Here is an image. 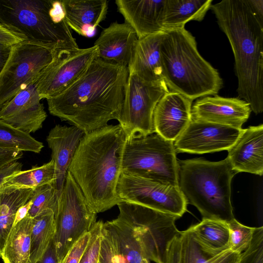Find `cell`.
I'll return each mask as SVG.
<instances>
[{"mask_svg":"<svg viewBox=\"0 0 263 263\" xmlns=\"http://www.w3.org/2000/svg\"><path fill=\"white\" fill-rule=\"evenodd\" d=\"M60 195L51 184H47L33 190L30 199L31 206L27 215L33 218L46 209L52 210L55 214L57 211Z\"/></svg>","mask_w":263,"mask_h":263,"instance_id":"obj_33","label":"cell"},{"mask_svg":"<svg viewBox=\"0 0 263 263\" xmlns=\"http://www.w3.org/2000/svg\"><path fill=\"white\" fill-rule=\"evenodd\" d=\"M117 205V217L132 228L150 261L166 263L169 246L180 233L175 224L180 217L133 203Z\"/></svg>","mask_w":263,"mask_h":263,"instance_id":"obj_8","label":"cell"},{"mask_svg":"<svg viewBox=\"0 0 263 263\" xmlns=\"http://www.w3.org/2000/svg\"><path fill=\"white\" fill-rule=\"evenodd\" d=\"M170 91L165 81H146L128 72L124 98L118 122L127 138L155 133V108L161 98Z\"/></svg>","mask_w":263,"mask_h":263,"instance_id":"obj_11","label":"cell"},{"mask_svg":"<svg viewBox=\"0 0 263 263\" xmlns=\"http://www.w3.org/2000/svg\"><path fill=\"white\" fill-rule=\"evenodd\" d=\"M240 255L229 250L214 257L209 263H238Z\"/></svg>","mask_w":263,"mask_h":263,"instance_id":"obj_45","label":"cell"},{"mask_svg":"<svg viewBox=\"0 0 263 263\" xmlns=\"http://www.w3.org/2000/svg\"><path fill=\"white\" fill-rule=\"evenodd\" d=\"M115 3L125 23L134 29L138 39L164 31L161 20L165 0H116Z\"/></svg>","mask_w":263,"mask_h":263,"instance_id":"obj_21","label":"cell"},{"mask_svg":"<svg viewBox=\"0 0 263 263\" xmlns=\"http://www.w3.org/2000/svg\"><path fill=\"white\" fill-rule=\"evenodd\" d=\"M65 21L69 27L82 36L92 35L106 17V0H62Z\"/></svg>","mask_w":263,"mask_h":263,"instance_id":"obj_22","label":"cell"},{"mask_svg":"<svg viewBox=\"0 0 263 263\" xmlns=\"http://www.w3.org/2000/svg\"><path fill=\"white\" fill-rule=\"evenodd\" d=\"M32 201L29 199L26 203L18 210L15 217L14 224L27 216Z\"/></svg>","mask_w":263,"mask_h":263,"instance_id":"obj_46","label":"cell"},{"mask_svg":"<svg viewBox=\"0 0 263 263\" xmlns=\"http://www.w3.org/2000/svg\"><path fill=\"white\" fill-rule=\"evenodd\" d=\"M252 13L263 26V1L245 0Z\"/></svg>","mask_w":263,"mask_h":263,"instance_id":"obj_44","label":"cell"},{"mask_svg":"<svg viewBox=\"0 0 263 263\" xmlns=\"http://www.w3.org/2000/svg\"><path fill=\"white\" fill-rule=\"evenodd\" d=\"M127 67L96 58L84 74L60 95L46 99L50 114L87 134L118 120Z\"/></svg>","mask_w":263,"mask_h":263,"instance_id":"obj_1","label":"cell"},{"mask_svg":"<svg viewBox=\"0 0 263 263\" xmlns=\"http://www.w3.org/2000/svg\"><path fill=\"white\" fill-rule=\"evenodd\" d=\"M51 47L25 40L11 46L0 72V109L17 92L34 84L51 61Z\"/></svg>","mask_w":263,"mask_h":263,"instance_id":"obj_10","label":"cell"},{"mask_svg":"<svg viewBox=\"0 0 263 263\" xmlns=\"http://www.w3.org/2000/svg\"><path fill=\"white\" fill-rule=\"evenodd\" d=\"M226 158L236 174L247 172L263 174V125L250 126L243 130L228 150Z\"/></svg>","mask_w":263,"mask_h":263,"instance_id":"obj_19","label":"cell"},{"mask_svg":"<svg viewBox=\"0 0 263 263\" xmlns=\"http://www.w3.org/2000/svg\"><path fill=\"white\" fill-rule=\"evenodd\" d=\"M164 33L160 31L138 39L127 67L128 72H133L146 81L164 80L160 48Z\"/></svg>","mask_w":263,"mask_h":263,"instance_id":"obj_23","label":"cell"},{"mask_svg":"<svg viewBox=\"0 0 263 263\" xmlns=\"http://www.w3.org/2000/svg\"><path fill=\"white\" fill-rule=\"evenodd\" d=\"M33 189L0 188V257L18 210L30 199Z\"/></svg>","mask_w":263,"mask_h":263,"instance_id":"obj_26","label":"cell"},{"mask_svg":"<svg viewBox=\"0 0 263 263\" xmlns=\"http://www.w3.org/2000/svg\"><path fill=\"white\" fill-rule=\"evenodd\" d=\"M0 24L54 50L79 48L65 21L61 1L0 0Z\"/></svg>","mask_w":263,"mask_h":263,"instance_id":"obj_6","label":"cell"},{"mask_svg":"<svg viewBox=\"0 0 263 263\" xmlns=\"http://www.w3.org/2000/svg\"><path fill=\"white\" fill-rule=\"evenodd\" d=\"M227 224L229 230L230 250L241 254L249 246L255 228L242 224L235 218Z\"/></svg>","mask_w":263,"mask_h":263,"instance_id":"obj_34","label":"cell"},{"mask_svg":"<svg viewBox=\"0 0 263 263\" xmlns=\"http://www.w3.org/2000/svg\"><path fill=\"white\" fill-rule=\"evenodd\" d=\"M103 227L124 263H150L142 244L127 223L117 217L103 222Z\"/></svg>","mask_w":263,"mask_h":263,"instance_id":"obj_24","label":"cell"},{"mask_svg":"<svg viewBox=\"0 0 263 263\" xmlns=\"http://www.w3.org/2000/svg\"><path fill=\"white\" fill-rule=\"evenodd\" d=\"M180 241L181 263H209L219 255L202 246L188 229L180 232Z\"/></svg>","mask_w":263,"mask_h":263,"instance_id":"obj_32","label":"cell"},{"mask_svg":"<svg viewBox=\"0 0 263 263\" xmlns=\"http://www.w3.org/2000/svg\"><path fill=\"white\" fill-rule=\"evenodd\" d=\"M55 167L51 160L41 166H34L8 177L1 186L15 189H34L47 184H53Z\"/></svg>","mask_w":263,"mask_h":263,"instance_id":"obj_30","label":"cell"},{"mask_svg":"<svg viewBox=\"0 0 263 263\" xmlns=\"http://www.w3.org/2000/svg\"><path fill=\"white\" fill-rule=\"evenodd\" d=\"M138 41L136 32L129 25L115 22L102 30L94 45L101 60L128 67Z\"/></svg>","mask_w":263,"mask_h":263,"instance_id":"obj_18","label":"cell"},{"mask_svg":"<svg viewBox=\"0 0 263 263\" xmlns=\"http://www.w3.org/2000/svg\"><path fill=\"white\" fill-rule=\"evenodd\" d=\"M43 144L29 134L14 128L0 120V148L40 153Z\"/></svg>","mask_w":263,"mask_h":263,"instance_id":"obj_31","label":"cell"},{"mask_svg":"<svg viewBox=\"0 0 263 263\" xmlns=\"http://www.w3.org/2000/svg\"><path fill=\"white\" fill-rule=\"evenodd\" d=\"M26 40L23 36L17 34L0 24V44L13 46Z\"/></svg>","mask_w":263,"mask_h":263,"instance_id":"obj_39","label":"cell"},{"mask_svg":"<svg viewBox=\"0 0 263 263\" xmlns=\"http://www.w3.org/2000/svg\"><path fill=\"white\" fill-rule=\"evenodd\" d=\"M98 57V48L95 45L87 48L53 50L51 62L34 82L41 99L63 92L84 74Z\"/></svg>","mask_w":263,"mask_h":263,"instance_id":"obj_12","label":"cell"},{"mask_svg":"<svg viewBox=\"0 0 263 263\" xmlns=\"http://www.w3.org/2000/svg\"><path fill=\"white\" fill-rule=\"evenodd\" d=\"M193 101L170 91L157 103L153 114L155 133L166 140L175 141L192 120Z\"/></svg>","mask_w":263,"mask_h":263,"instance_id":"obj_17","label":"cell"},{"mask_svg":"<svg viewBox=\"0 0 263 263\" xmlns=\"http://www.w3.org/2000/svg\"><path fill=\"white\" fill-rule=\"evenodd\" d=\"M250 106L238 98L218 95L198 99L192 106V119L218 123L242 129L251 112Z\"/></svg>","mask_w":263,"mask_h":263,"instance_id":"obj_16","label":"cell"},{"mask_svg":"<svg viewBox=\"0 0 263 263\" xmlns=\"http://www.w3.org/2000/svg\"><path fill=\"white\" fill-rule=\"evenodd\" d=\"M238 263H263V227L255 228L252 241L240 254Z\"/></svg>","mask_w":263,"mask_h":263,"instance_id":"obj_35","label":"cell"},{"mask_svg":"<svg viewBox=\"0 0 263 263\" xmlns=\"http://www.w3.org/2000/svg\"><path fill=\"white\" fill-rule=\"evenodd\" d=\"M22 151L0 148V170L8 164L17 161L23 156Z\"/></svg>","mask_w":263,"mask_h":263,"instance_id":"obj_41","label":"cell"},{"mask_svg":"<svg viewBox=\"0 0 263 263\" xmlns=\"http://www.w3.org/2000/svg\"><path fill=\"white\" fill-rule=\"evenodd\" d=\"M85 133L74 126L56 125L49 132L46 141L51 150V160L55 167L52 184L61 195L68 168L76 149Z\"/></svg>","mask_w":263,"mask_h":263,"instance_id":"obj_20","label":"cell"},{"mask_svg":"<svg viewBox=\"0 0 263 263\" xmlns=\"http://www.w3.org/2000/svg\"><path fill=\"white\" fill-rule=\"evenodd\" d=\"M103 222L97 221L91 229V236L80 263H97L102 237Z\"/></svg>","mask_w":263,"mask_h":263,"instance_id":"obj_36","label":"cell"},{"mask_svg":"<svg viewBox=\"0 0 263 263\" xmlns=\"http://www.w3.org/2000/svg\"><path fill=\"white\" fill-rule=\"evenodd\" d=\"M122 172L173 186L178 185V163L174 142L156 133L126 138Z\"/></svg>","mask_w":263,"mask_h":263,"instance_id":"obj_7","label":"cell"},{"mask_svg":"<svg viewBox=\"0 0 263 263\" xmlns=\"http://www.w3.org/2000/svg\"><path fill=\"white\" fill-rule=\"evenodd\" d=\"M210 9L232 49L238 98L260 114L263 111V26L245 0H223Z\"/></svg>","mask_w":263,"mask_h":263,"instance_id":"obj_3","label":"cell"},{"mask_svg":"<svg viewBox=\"0 0 263 263\" xmlns=\"http://www.w3.org/2000/svg\"><path fill=\"white\" fill-rule=\"evenodd\" d=\"M32 218L27 215L14 224L4 246V263H30Z\"/></svg>","mask_w":263,"mask_h":263,"instance_id":"obj_27","label":"cell"},{"mask_svg":"<svg viewBox=\"0 0 263 263\" xmlns=\"http://www.w3.org/2000/svg\"><path fill=\"white\" fill-rule=\"evenodd\" d=\"M188 229L202 246L216 254L230 250L229 230L225 222L202 219Z\"/></svg>","mask_w":263,"mask_h":263,"instance_id":"obj_28","label":"cell"},{"mask_svg":"<svg viewBox=\"0 0 263 263\" xmlns=\"http://www.w3.org/2000/svg\"><path fill=\"white\" fill-rule=\"evenodd\" d=\"M242 130V128L192 119L174 141V146L176 153L203 154L228 150Z\"/></svg>","mask_w":263,"mask_h":263,"instance_id":"obj_14","label":"cell"},{"mask_svg":"<svg viewBox=\"0 0 263 263\" xmlns=\"http://www.w3.org/2000/svg\"><path fill=\"white\" fill-rule=\"evenodd\" d=\"M180 234L174 238L169 246L166 263H181Z\"/></svg>","mask_w":263,"mask_h":263,"instance_id":"obj_40","label":"cell"},{"mask_svg":"<svg viewBox=\"0 0 263 263\" xmlns=\"http://www.w3.org/2000/svg\"><path fill=\"white\" fill-rule=\"evenodd\" d=\"M97 221V214L90 209L73 178L67 172L54 214L53 240L60 262L72 246L90 231Z\"/></svg>","mask_w":263,"mask_h":263,"instance_id":"obj_9","label":"cell"},{"mask_svg":"<svg viewBox=\"0 0 263 263\" xmlns=\"http://www.w3.org/2000/svg\"><path fill=\"white\" fill-rule=\"evenodd\" d=\"M102 237L97 263H124L106 230L102 227Z\"/></svg>","mask_w":263,"mask_h":263,"instance_id":"obj_37","label":"cell"},{"mask_svg":"<svg viewBox=\"0 0 263 263\" xmlns=\"http://www.w3.org/2000/svg\"><path fill=\"white\" fill-rule=\"evenodd\" d=\"M35 263H60L53 238L50 241L46 252Z\"/></svg>","mask_w":263,"mask_h":263,"instance_id":"obj_43","label":"cell"},{"mask_svg":"<svg viewBox=\"0 0 263 263\" xmlns=\"http://www.w3.org/2000/svg\"><path fill=\"white\" fill-rule=\"evenodd\" d=\"M30 263H35L46 252L55 233L54 213L43 211L32 218Z\"/></svg>","mask_w":263,"mask_h":263,"instance_id":"obj_29","label":"cell"},{"mask_svg":"<svg viewBox=\"0 0 263 263\" xmlns=\"http://www.w3.org/2000/svg\"><path fill=\"white\" fill-rule=\"evenodd\" d=\"M117 193L123 202L143 205L181 217L187 202L179 186L161 183L138 175L122 172Z\"/></svg>","mask_w":263,"mask_h":263,"instance_id":"obj_13","label":"cell"},{"mask_svg":"<svg viewBox=\"0 0 263 263\" xmlns=\"http://www.w3.org/2000/svg\"><path fill=\"white\" fill-rule=\"evenodd\" d=\"M22 163L17 161L0 170V188L8 177L22 171Z\"/></svg>","mask_w":263,"mask_h":263,"instance_id":"obj_42","label":"cell"},{"mask_svg":"<svg viewBox=\"0 0 263 263\" xmlns=\"http://www.w3.org/2000/svg\"><path fill=\"white\" fill-rule=\"evenodd\" d=\"M11 46L0 44V72L9 56Z\"/></svg>","mask_w":263,"mask_h":263,"instance_id":"obj_47","label":"cell"},{"mask_svg":"<svg viewBox=\"0 0 263 263\" xmlns=\"http://www.w3.org/2000/svg\"><path fill=\"white\" fill-rule=\"evenodd\" d=\"M91 236V230L82 236L71 248L60 263H80Z\"/></svg>","mask_w":263,"mask_h":263,"instance_id":"obj_38","label":"cell"},{"mask_svg":"<svg viewBox=\"0 0 263 263\" xmlns=\"http://www.w3.org/2000/svg\"><path fill=\"white\" fill-rule=\"evenodd\" d=\"M179 187L203 219L228 223L233 219L231 184L236 174L226 159L212 162L201 159L178 161Z\"/></svg>","mask_w":263,"mask_h":263,"instance_id":"obj_5","label":"cell"},{"mask_svg":"<svg viewBox=\"0 0 263 263\" xmlns=\"http://www.w3.org/2000/svg\"><path fill=\"white\" fill-rule=\"evenodd\" d=\"M160 52L170 91L193 101L216 95L222 88L218 70L200 55L195 37L185 27L165 31Z\"/></svg>","mask_w":263,"mask_h":263,"instance_id":"obj_4","label":"cell"},{"mask_svg":"<svg viewBox=\"0 0 263 263\" xmlns=\"http://www.w3.org/2000/svg\"><path fill=\"white\" fill-rule=\"evenodd\" d=\"M34 84L17 92L0 109V120L28 134L42 127L47 114Z\"/></svg>","mask_w":263,"mask_h":263,"instance_id":"obj_15","label":"cell"},{"mask_svg":"<svg viewBox=\"0 0 263 263\" xmlns=\"http://www.w3.org/2000/svg\"><path fill=\"white\" fill-rule=\"evenodd\" d=\"M212 0H165L161 25L164 31L184 27L191 21H201Z\"/></svg>","mask_w":263,"mask_h":263,"instance_id":"obj_25","label":"cell"},{"mask_svg":"<svg viewBox=\"0 0 263 263\" xmlns=\"http://www.w3.org/2000/svg\"><path fill=\"white\" fill-rule=\"evenodd\" d=\"M126 136L119 124L85 134L68 171L96 214L123 201L117 193Z\"/></svg>","mask_w":263,"mask_h":263,"instance_id":"obj_2","label":"cell"}]
</instances>
